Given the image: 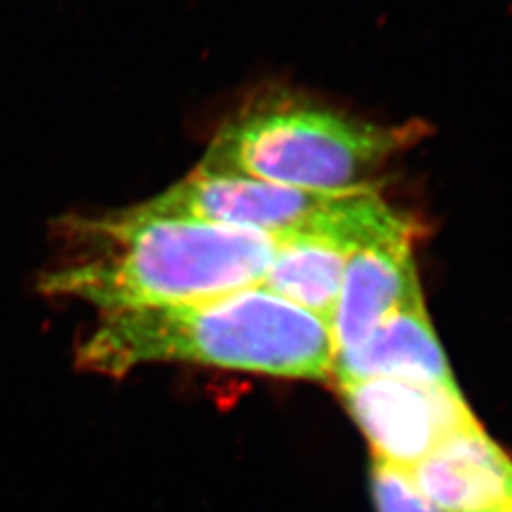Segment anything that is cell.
I'll list each match as a JSON object with an SVG mask.
<instances>
[{
    "instance_id": "6da1fadb",
    "label": "cell",
    "mask_w": 512,
    "mask_h": 512,
    "mask_svg": "<svg viewBox=\"0 0 512 512\" xmlns=\"http://www.w3.org/2000/svg\"><path fill=\"white\" fill-rule=\"evenodd\" d=\"M74 232L88 238V253L46 275L42 289L103 313L181 308L258 287L275 253L264 232L137 207Z\"/></svg>"
},
{
    "instance_id": "7a4b0ae2",
    "label": "cell",
    "mask_w": 512,
    "mask_h": 512,
    "mask_svg": "<svg viewBox=\"0 0 512 512\" xmlns=\"http://www.w3.org/2000/svg\"><path fill=\"white\" fill-rule=\"evenodd\" d=\"M78 363L109 376L150 363H190L327 380L334 338L327 321L258 285L181 308L103 313Z\"/></svg>"
},
{
    "instance_id": "3957f363",
    "label": "cell",
    "mask_w": 512,
    "mask_h": 512,
    "mask_svg": "<svg viewBox=\"0 0 512 512\" xmlns=\"http://www.w3.org/2000/svg\"><path fill=\"white\" fill-rule=\"evenodd\" d=\"M425 126H380L291 93H268L226 122L203 171L241 175L308 192L376 188L374 179Z\"/></svg>"
},
{
    "instance_id": "277c9868",
    "label": "cell",
    "mask_w": 512,
    "mask_h": 512,
    "mask_svg": "<svg viewBox=\"0 0 512 512\" xmlns=\"http://www.w3.org/2000/svg\"><path fill=\"white\" fill-rule=\"evenodd\" d=\"M416 230L393 211L376 188L336 194L308 222L275 238V253L262 287L330 325L349 260L378 239Z\"/></svg>"
},
{
    "instance_id": "5b68a950",
    "label": "cell",
    "mask_w": 512,
    "mask_h": 512,
    "mask_svg": "<svg viewBox=\"0 0 512 512\" xmlns=\"http://www.w3.org/2000/svg\"><path fill=\"white\" fill-rule=\"evenodd\" d=\"M374 458L410 469L442 440L476 423L459 389L372 378L340 384Z\"/></svg>"
},
{
    "instance_id": "8992f818",
    "label": "cell",
    "mask_w": 512,
    "mask_h": 512,
    "mask_svg": "<svg viewBox=\"0 0 512 512\" xmlns=\"http://www.w3.org/2000/svg\"><path fill=\"white\" fill-rule=\"evenodd\" d=\"M336 194L340 192H308L196 167L186 179L137 209L154 217L215 222L277 238L308 222Z\"/></svg>"
},
{
    "instance_id": "52a82bcc",
    "label": "cell",
    "mask_w": 512,
    "mask_h": 512,
    "mask_svg": "<svg viewBox=\"0 0 512 512\" xmlns=\"http://www.w3.org/2000/svg\"><path fill=\"white\" fill-rule=\"evenodd\" d=\"M416 230L378 239L349 260L332 311L334 355L361 344L393 313L423 302L412 255Z\"/></svg>"
},
{
    "instance_id": "ba28073f",
    "label": "cell",
    "mask_w": 512,
    "mask_h": 512,
    "mask_svg": "<svg viewBox=\"0 0 512 512\" xmlns=\"http://www.w3.org/2000/svg\"><path fill=\"white\" fill-rule=\"evenodd\" d=\"M406 471L440 512L512 509V461L478 421L442 440Z\"/></svg>"
},
{
    "instance_id": "9c48e42d",
    "label": "cell",
    "mask_w": 512,
    "mask_h": 512,
    "mask_svg": "<svg viewBox=\"0 0 512 512\" xmlns=\"http://www.w3.org/2000/svg\"><path fill=\"white\" fill-rule=\"evenodd\" d=\"M338 385L372 378L459 389L423 302L393 313L355 348L334 355Z\"/></svg>"
},
{
    "instance_id": "30bf717a",
    "label": "cell",
    "mask_w": 512,
    "mask_h": 512,
    "mask_svg": "<svg viewBox=\"0 0 512 512\" xmlns=\"http://www.w3.org/2000/svg\"><path fill=\"white\" fill-rule=\"evenodd\" d=\"M372 494L378 512H440L406 469L384 459L372 463Z\"/></svg>"
},
{
    "instance_id": "8fae6325",
    "label": "cell",
    "mask_w": 512,
    "mask_h": 512,
    "mask_svg": "<svg viewBox=\"0 0 512 512\" xmlns=\"http://www.w3.org/2000/svg\"><path fill=\"white\" fill-rule=\"evenodd\" d=\"M507 512H512V509H511V511H507Z\"/></svg>"
}]
</instances>
